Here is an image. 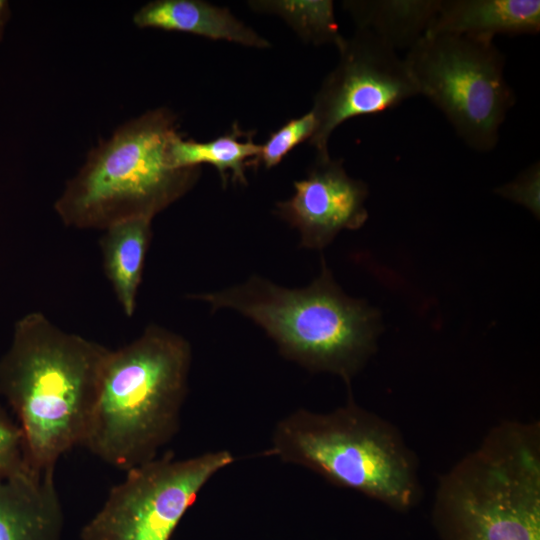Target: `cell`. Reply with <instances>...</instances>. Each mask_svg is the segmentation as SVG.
<instances>
[{
	"instance_id": "obj_17",
	"label": "cell",
	"mask_w": 540,
	"mask_h": 540,
	"mask_svg": "<svg viewBox=\"0 0 540 540\" xmlns=\"http://www.w3.org/2000/svg\"><path fill=\"white\" fill-rule=\"evenodd\" d=\"M248 6L257 13L280 17L309 44L338 48L345 38L339 31L331 0H255Z\"/></svg>"
},
{
	"instance_id": "obj_11",
	"label": "cell",
	"mask_w": 540,
	"mask_h": 540,
	"mask_svg": "<svg viewBox=\"0 0 540 540\" xmlns=\"http://www.w3.org/2000/svg\"><path fill=\"white\" fill-rule=\"evenodd\" d=\"M63 529L54 471L0 475V540H62Z\"/></svg>"
},
{
	"instance_id": "obj_12",
	"label": "cell",
	"mask_w": 540,
	"mask_h": 540,
	"mask_svg": "<svg viewBox=\"0 0 540 540\" xmlns=\"http://www.w3.org/2000/svg\"><path fill=\"white\" fill-rule=\"evenodd\" d=\"M540 31L539 0H440L425 34H455L490 40L499 34Z\"/></svg>"
},
{
	"instance_id": "obj_3",
	"label": "cell",
	"mask_w": 540,
	"mask_h": 540,
	"mask_svg": "<svg viewBox=\"0 0 540 540\" xmlns=\"http://www.w3.org/2000/svg\"><path fill=\"white\" fill-rule=\"evenodd\" d=\"M213 310L231 309L259 325L288 359L316 372L352 377L376 350L380 316L347 296L322 259L307 287L288 289L254 276L221 291L191 296Z\"/></svg>"
},
{
	"instance_id": "obj_18",
	"label": "cell",
	"mask_w": 540,
	"mask_h": 540,
	"mask_svg": "<svg viewBox=\"0 0 540 540\" xmlns=\"http://www.w3.org/2000/svg\"><path fill=\"white\" fill-rule=\"evenodd\" d=\"M315 128L316 120L311 110L289 120L278 130L270 133L266 142L261 145L260 153L253 165L261 164L267 169L277 166L296 146L306 140L309 141Z\"/></svg>"
},
{
	"instance_id": "obj_20",
	"label": "cell",
	"mask_w": 540,
	"mask_h": 540,
	"mask_svg": "<svg viewBox=\"0 0 540 540\" xmlns=\"http://www.w3.org/2000/svg\"><path fill=\"white\" fill-rule=\"evenodd\" d=\"M539 162L532 164L522 171L513 181L499 187L495 192L504 198L512 200L539 217Z\"/></svg>"
},
{
	"instance_id": "obj_9",
	"label": "cell",
	"mask_w": 540,
	"mask_h": 540,
	"mask_svg": "<svg viewBox=\"0 0 540 540\" xmlns=\"http://www.w3.org/2000/svg\"><path fill=\"white\" fill-rule=\"evenodd\" d=\"M339 60L318 89L311 111L316 128L309 139L316 157H329L328 143L345 121L393 109L418 95L396 50L368 30L356 28L337 48Z\"/></svg>"
},
{
	"instance_id": "obj_6",
	"label": "cell",
	"mask_w": 540,
	"mask_h": 540,
	"mask_svg": "<svg viewBox=\"0 0 540 540\" xmlns=\"http://www.w3.org/2000/svg\"><path fill=\"white\" fill-rule=\"evenodd\" d=\"M270 454L398 510L420 496L416 456L398 429L351 395L331 412L299 409L282 418Z\"/></svg>"
},
{
	"instance_id": "obj_4",
	"label": "cell",
	"mask_w": 540,
	"mask_h": 540,
	"mask_svg": "<svg viewBox=\"0 0 540 540\" xmlns=\"http://www.w3.org/2000/svg\"><path fill=\"white\" fill-rule=\"evenodd\" d=\"M178 134L168 108L148 110L120 125L90 150L54 203L60 220L77 229L153 219L196 183L200 167L171 165L168 146Z\"/></svg>"
},
{
	"instance_id": "obj_7",
	"label": "cell",
	"mask_w": 540,
	"mask_h": 540,
	"mask_svg": "<svg viewBox=\"0 0 540 540\" xmlns=\"http://www.w3.org/2000/svg\"><path fill=\"white\" fill-rule=\"evenodd\" d=\"M418 95L428 98L473 150L488 152L516 98L493 41L425 34L404 58Z\"/></svg>"
},
{
	"instance_id": "obj_14",
	"label": "cell",
	"mask_w": 540,
	"mask_h": 540,
	"mask_svg": "<svg viewBox=\"0 0 540 540\" xmlns=\"http://www.w3.org/2000/svg\"><path fill=\"white\" fill-rule=\"evenodd\" d=\"M151 223V219L135 218L114 224L103 230L99 241L104 272L127 317H132L136 309Z\"/></svg>"
},
{
	"instance_id": "obj_2",
	"label": "cell",
	"mask_w": 540,
	"mask_h": 540,
	"mask_svg": "<svg viewBox=\"0 0 540 540\" xmlns=\"http://www.w3.org/2000/svg\"><path fill=\"white\" fill-rule=\"evenodd\" d=\"M191 361L189 342L158 325L109 349L82 447L124 472L156 458L179 430Z\"/></svg>"
},
{
	"instance_id": "obj_8",
	"label": "cell",
	"mask_w": 540,
	"mask_h": 540,
	"mask_svg": "<svg viewBox=\"0 0 540 540\" xmlns=\"http://www.w3.org/2000/svg\"><path fill=\"white\" fill-rule=\"evenodd\" d=\"M234 461L227 450L185 459L168 452L125 471L80 540H171L204 486Z\"/></svg>"
},
{
	"instance_id": "obj_10",
	"label": "cell",
	"mask_w": 540,
	"mask_h": 540,
	"mask_svg": "<svg viewBox=\"0 0 540 540\" xmlns=\"http://www.w3.org/2000/svg\"><path fill=\"white\" fill-rule=\"evenodd\" d=\"M294 190L277 203L276 213L298 230L302 247L323 249L339 232L359 229L368 218V186L347 174L342 159L315 157Z\"/></svg>"
},
{
	"instance_id": "obj_1",
	"label": "cell",
	"mask_w": 540,
	"mask_h": 540,
	"mask_svg": "<svg viewBox=\"0 0 540 540\" xmlns=\"http://www.w3.org/2000/svg\"><path fill=\"white\" fill-rule=\"evenodd\" d=\"M108 352L41 312L15 323L0 358V397L12 411L35 471H55L65 453L82 446Z\"/></svg>"
},
{
	"instance_id": "obj_21",
	"label": "cell",
	"mask_w": 540,
	"mask_h": 540,
	"mask_svg": "<svg viewBox=\"0 0 540 540\" xmlns=\"http://www.w3.org/2000/svg\"><path fill=\"white\" fill-rule=\"evenodd\" d=\"M11 10L8 1L0 0V41L3 38L6 25L10 19Z\"/></svg>"
},
{
	"instance_id": "obj_19",
	"label": "cell",
	"mask_w": 540,
	"mask_h": 540,
	"mask_svg": "<svg viewBox=\"0 0 540 540\" xmlns=\"http://www.w3.org/2000/svg\"><path fill=\"white\" fill-rule=\"evenodd\" d=\"M32 469L26 459L22 434L0 401V475H14Z\"/></svg>"
},
{
	"instance_id": "obj_5",
	"label": "cell",
	"mask_w": 540,
	"mask_h": 540,
	"mask_svg": "<svg viewBox=\"0 0 540 540\" xmlns=\"http://www.w3.org/2000/svg\"><path fill=\"white\" fill-rule=\"evenodd\" d=\"M452 540H540V424L505 421L440 479Z\"/></svg>"
},
{
	"instance_id": "obj_16",
	"label": "cell",
	"mask_w": 540,
	"mask_h": 540,
	"mask_svg": "<svg viewBox=\"0 0 540 540\" xmlns=\"http://www.w3.org/2000/svg\"><path fill=\"white\" fill-rule=\"evenodd\" d=\"M253 135V132L240 129L236 123L227 133L206 142L186 140L178 133L169 143L168 158L178 169L209 164L216 168L224 185L228 178L245 185V170L253 165L261 149V145L254 142Z\"/></svg>"
},
{
	"instance_id": "obj_15",
	"label": "cell",
	"mask_w": 540,
	"mask_h": 540,
	"mask_svg": "<svg viewBox=\"0 0 540 540\" xmlns=\"http://www.w3.org/2000/svg\"><path fill=\"white\" fill-rule=\"evenodd\" d=\"M440 0H350L343 7L356 28L372 32L393 49H410L426 33Z\"/></svg>"
},
{
	"instance_id": "obj_13",
	"label": "cell",
	"mask_w": 540,
	"mask_h": 540,
	"mask_svg": "<svg viewBox=\"0 0 540 540\" xmlns=\"http://www.w3.org/2000/svg\"><path fill=\"white\" fill-rule=\"evenodd\" d=\"M139 28L191 33L212 40H224L264 49L270 42L237 19L227 8L202 0H154L133 15Z\"/></svg>"
}]
</instances>
